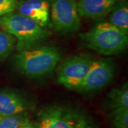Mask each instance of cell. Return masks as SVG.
I'll return each mask as SVG.
<instances>
[{
	"mask_svg": "<svg viewBox=\"0 0 128 128\" xmlns=\"http://www.w3.org/2000/svg\"><path fill=\"white\" fill-rule=\"evenodd\" d=\"M30 108L26 99L17 92L0 90V114L12 115L26 112Z\"/></svg>",
	"mask_w": 128,
	"mask_h": 128,
	"instance_id": "cell-10",
	"label": "cell"
},
{
	"mask_svg": "<svg viewBox=\"0 0 128 128\" xmlns=\"http://www.w3.org/2000/svg\"><path fill=\"white\" fill-rule=\"evenodd\" d=\"M0 27L17 40L18 52L35 48L49 36L48 32L34 20L14 12L0 16Z\"/></svg>",
	"mask_w": 128,
	"mask_h": 128,
	"instance_id": "cell-2",
	"label": "cell"
},
{
	"mask_svg": "<svg viewBox=\"0 0 128 128\" xmlns=\"http://www.w3.org/2000/svg\"><path fill=\"white\" fill-rule=\"evenodd\" d=\"M16 9L18 14L34 20L44 28H50L49 0H20Z\"/></svg>",
	"mask_w": 128,
	"mask_h": 128,
	"instance_id": "cell-8",
	"label": "cell"
},
{
	"mask_svg": "<svg viewBox=\"0 0 128 128\" xmlns=\"http://www.w3.org/2000/svg\"><path fill=\"white\" fill-rule=\"evenodd\" d=\"M114 128H128V109L112 115Z\"/></svg>",
	"mask_w": 128,
	"mask_h": 128,
	"instance_id": "cell-15",
	"label": "cell"
},
{
	"mask_svg": "<svg viewBox=\"0 0 128 128\" xmlns=\"http://www.w3.org/2000/svg\"><path fill=\"white\" fill-rule=\"evenodd\" d=\"M109 108L111 114H116L120 111L128 109V83L124 84L120 88L112 90L108 93Z\"/></svg>",
	"mask_w": 128,
	"mask_h": 128,
	"instance_id": "cell-11",
	"label": "cell"
},
{
	"mask_svg": "<svg viewBox=\"0 0 128 128\" xmlns=\"http://www.w3.org/2000/svg\"><path fill=\"white\" fill-rule=\"evenodd\" d=\"M18 128H36L34 126V124H32L30 122H28L27 123L24 124L23 125H22L21 127H19Z\"/></svg>",
	"mask_w": 128,
	"mask_h": 128,
	"instance_id": "cell-17",
	"label": "cell"
},
{
	"mask_svg": "<svg viewBox=\"0 0 128 128\" xmlns=\"http://www.w3.org/2000/svg\"><path fill=\"white\" fill-rule=\"evenodd\" d=\"M114 1L111 0H79L76 3L80 16L88 18H100L114 9Z\"/></svg>",
	"mask_w": 128,
	"mask_h": 128,
	"instance_id": "cell-9",
	"label": "cell"
},
{
	"mask_svg": "<svg viewBox=\"0 0 128 128\" xmlns=\"http://www.w3.org/2000/svg\"><path fill=\"white\" fill-rule=\"evenodd\" d=\"M51 24L56 32L70 34L80 27L75 0H51Z\"/></svg>",
	"mask_w": 128,
	"mask_h": 128,
	"instance_id": "cell-5",
	"label": "cell"
},
{
	"mask_svg": "<svg viewBox=\"0 0 128 128\" xmlns=\"http://www.w3.org/2000/svg\"><path fill=\"white\" fill-rule=\"evenodd\" d=\"M28 122V116L26 112L12 115L0 114V128H18Z\"/></svg>",
	"mask_w": 128,
	"mask_h": 128,
	"instance_id": "cell-13",
	"label": "cell"
},
{
	"mask_svg": "<svg viewBox=\"0 0 128 128\" xmlns=\"http://www.w3.org/2000/svg\"><path fill=\"white\" fill-rule=\"evenodd\" d=\"M79 36L88 48L105 56L120 53L128 46V35L110 22L98 24Z\"/></svg>",
	"mask_w": 128,
	"mask_h": 128,
	"instance_id": "cell-3",
	"label": "cell"
},
{
	"mask_svg": "<svg viewBox=\"0 0 128 128\" xmlns=\"http://www.w3.org/2000/svg\"><path fill=\"white\" fill-rule=\"evenodd\" d=\"M60 59L58 48L41 46L19 51L12 60L19 73L29 78H37L52 73Z\"/></svg>",
	"mask_w": 128,
	"mask_h": 128,
	"instance_id": "cell-1",
	"label": "cell"
},
{
	"mask_svg": "<svg viewBox=\"0 0 128 128\" xmlns=\"http://www.w3.org/2000/svg\"><path fill=\"white\" fill-rule=\"evenodd\" d=\"M16 39L4 31H0V61L4 60L13 51Z\"/></svg>",
	"mask_w": 128,
	"mask_h": 128,
	"instance_id": "cell-14",
	"label": "cell"
},
{
	"mask_svg": "<svg viewBox=\"0 0 128 128\" xmlns=\"http://www.w3.org/2000/svg\"><path fill=\"white\" fill-rule=\"evenodd\" d=\"M110 22L124 34H128V8L127 4H123L112 10Z\"/></svg>",
	"mask_w": 128,
	"mask_h": 128,
	"instance_id": "cell-12",
	"label": "cell"
},
{
	"mask_svg": "<svg viewBox=\"0 0 128 128\" xmlns=\"http://www.w3.org/2000/svg\"><path fill=\"white\" fill-rule=\"evenodd\" d=\"M16 3V0H0V16L14 12Z\"/></svg>",
	"mask_w": 128,
	"mask_h": 128,
	"instance_id": "cell-16",
	"label": "cell"
},
{
	"mask_svg": "<svg viewBox=\"0 0 128 128\" xmlns=\"http://www.w3.org/2000/svg\"><path fill=\"white\" fill-rule=\"evenodd\" d=\"M114 75V66L110 59L94 60L86 76L76 90L88 92L100 90L110 83Z\"/></svg>",
	"mask_w": 128,
	"mask_h": 128,
	"instance_id": "cell-7",
	"label": "cell"
},
{
	"mask_svg": "<svg viewBox=\"0 0 128 128\" xmlns=\"http://www.w3.org/2000/svg\"><path fill=\"white\" fill-rule=\"evenodd\" d=\"M36 128H94V123L83 112L56 105L39 113Z\"/></svg>",
	"mask_w": 128,
	"mask_h": 128,
	"instance_id": "cell-4",
	"label": "cell"
},
{
	"mask_svg": "<svg viewBox=\"0 0 128 128\" xmlns=\"http://www.w3.org/2000/svg\"><path fill=\"white\" fill-rule=\"evenodd\" d=\"M94 60L88 55H78L67 59L58 70V81L70 90H76L86 76Z\"/></svg>",
	"mask_w": 128,
	"mask_h": 128,
	"instance_id": "cell-6",
	"label": "cell"
},
{
	"mask_svg": "<svg viewBox=\"0 0 128 128\" xmlns=\"http://www.w3.org/2000/svg\"><path fill=\"white\" fill-rule=\"evenodd\" d=\"M111 1H114V2H115V1H117V0H111Z\"/></svg>",
	"mask_w": 128,
	"mask_h": 128,
	"instance_id": "cell-18",
	"label": "cell"
}]
</instances>
